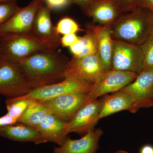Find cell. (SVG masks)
Instances as JSON below:
<instances>
[{
	"label": "cell",
	"mask_w": 153,
	"mask_h": 153,
	"mask_svg": "<svg viewBox=\"0 0 153 153\" xmlns=\"http://www.w3.org/2000/svg\"><path fill=\"white\" fill-rule=\"evenodd\" d=\"M69 61L56 50L34 52L18 63L33 90L63 81Z\"/></svg>",
	"instance_id": "obj_1"
},
{
	"label": "cell",
	"mask_w": 153,
	"mask_h": 153,
	"mask_svg": "<svg viewBox=\"0 0 153 153\" xmlns=\"http://www.w3.org/2000/svg\"><path fill=\"white\" fill-rule=\"evenodd\" d=\"M153 33L151 12L139 7L123 12L111 25L114 40L137 46Z\"/></svg>",
	"instance_id": "obj_2"
},
{
	"label": "cell",
	"mask_w": 153,
	"mask_h": 153,
	"mask_svg": "<svg viewBox=\"0 0 153 153\" xmlns=\"http://www.w3.org/2000/svg\"><path fill=\"white\" fill-rule=\"evenodd\" d=\"M46 51L54 50L33 33L0 35V55L5 61L19 63L34 52Z\"/></svg>",
	"instance_id": "obj_3"
},
{
	"label": "cell",
	"mask_w": 153,
	"mask_h": 153,
	"mask_svg": "<svg viewBox=\"0 0 153 153\" xmlns=\"http://www.w3.org/2000/svg\"><path fill=\"white\" fill-rule=\"evenodd\" d=\"M33 90L19 63L4 60L0 66V95L14 98L26 95Z\"/></svg>",
	"instance_id": "obj_4"
},
{
	"label": "cell",
	"mask_w": 153,
	"mask_h": 153,
	"mask_svg": "<svg viewBox=\"0 0 153 153\" xmlns=\"http://www.w3.org/2000/svg\"><path fill=\"white\" fill-rule=\"evenodd\" d=\"M111 70L139 74L144 69L143 55L140 46L113 40Z\"/></svg>",
	"instance_id": "obj_5"
},
{
	"label": "cell",
	"mask_w": 153,
	"mask_h": 153,
	"mask_svg": "<svg viewBox=\"0 0 153 153\" xmlns=\"http://www.w3.org/2000/svg\"><path fill=\"white\" fill-rule=\"evenodd\" d=\"M92 85L80 78L67 77L61 82L37 88L25 96L33 100L44 101L65 94L88 93Z\"/></svg>",
	"instance_id": "obj_6"
},
{
	"label": "cell",
	"mask_w": 153,
	"mask_h": 153,
	"mask_svg": "<svg viewBox=\"0 0 153 153\" xmlns=\"http://www.w3.org/2000/svg\"><path fill=\"white\" fill-rule=\"evenodd\" d=\"M138 74L130 71L111 70L107 71L97 82L92 84L88 92V102L100 97L114 93L133 82Z\"/></svg>",
	"instance_id": "obj_7"
},
{
	"label": "cell",
	"mask_w": 153,
	"mask_h": 153,
	"mask_svg": "<svg viewBox=\"0 0 153 153\" xmlns=\"http://www.w3.org/2000/svg\"><path fill=\"white\" fill-rule=\"evenodd\" d=\"M106 72L97 53L81 57L73 56L68 62L65 77H77L93 84Z\"/></svg>",
	"instance_id": "obj_8"
},
{
	"label": "cell",
	"mask_w": 153,
	"mask_h": 153,
	"mask_svg": "<svg viewBox=\"0 0 153 153\" xmlns=\"http://www.w3.org/2000/svg\"><path fill=\"white\" fill-rule=\"evenodd\" d=\"M87 93L65 94L39 102L49 108L52 114L61 120L68 122L88 102Z\"/></svg>",
	"instance_id": "obj_9"
},
{
	"label": "cell",
	"mask_w": 153,
	"mask_h": 153,
	"mask_svg": "<svg viewBox=\"0 0 153 153\" xmlns=\"http://www.w3.org/2000/svg\"><path fill=\"white\" fill-rule=\"evenodd\" d=\"M44 2L45 0H32L28 5L21 8L9 21L0 26V35L33 33L36 16Z\"/></svg>",
	"instance_id": "obj_10"
},
{
	"label": "cell",
	"mask_w": 153,
	"mask_h": 153,
	"mask_svg": "<svg viewBox=\"0 0 153 153\" xmlns=\"http://www.w3.org/2000/svg\"><path fill=\"white\" fill-rule=\"evenodd\" d=\"M132 97L137 111L153 107V68L144 69L136 79L120 90Z\"/></svg>",
	"instance_id": "obj_11"
},
{
	"label": "cell",
	"mask_w": 153,
	"mask_h": 153,
	"mask_svg": "<svg viewBox=\"0 0 153 153\" xmlns=\"http://www.w3.org/2000/svg\"><path fill=\"white\" fill-rule=\"evenodd\" d=\"M103 103L102 98L88 102L68 123L69 131L81 135L93 130L98 123Z\"/></svg>",
	"instance_id": "obj_12"
},
{
	"label": "cell",
	"mask_w": 153,
	"mask_h": 153,
	"mask_svg": "<svg viewBox=\"0 0 153 153\" xmlns=\"http://www.w3.org/2000/svg\"><path fill=\"white\" fill-rule=\"evenodd\" d=\"M83 13L99 26H110L123 13L115 0H91Z\"/></svg>",
	"instance_id": "obj_13"
},
{
	"label": "cell",
	"mask_w": 153,
	"mask_h": 153,
	"mask_svg": "<svg viewBox=\"0 0 153 153\" xmlns=\"http://www.w3.org/2000/svg\"><path fill=\"white\" fill-rule=\"evenodd\" d=\"M52 9L43 5L38 11L33 28L34 35L47 42L52 50L56 51L61 44V37L53 26L51 18Z\"/></svg>",
	"instance_id": "obj_14"
},
{
	"label": "cell",
	"mask_w": 153,
	"mask_h": 153,
	"mask_svg": "<svg viewBox=\"0 0 153 153\" xmlns=\"http://www.w3.org/2000/svg\"><path fill=\"white\" fill-rule=\"evenodd\" d=\"M103 133L101 128H98L90 131L79 139L67 137L62 145L54 148L53 153H96Z\"/></svg>",
	"instance_id": "obj_15"
},
{
	"label": "cell",
	"mask_w": 153,
	"mask_h": 153,
	"mask_svg": "<svg viewBox=\"0 0 153 153\" xmlns=\"http://www.w3.org/2000/svg\"><path fill=\"white\" fill-rule=\"evenodd\" d=\"M0 135L22 143L31 142L36 145L47 143L36 127L20 123L0 128Z\"/></svg>",
	"instance_id": "obj_16"
},
{
	"label": "cell",
	"mask_w": 153,
	"mask_h": 153,
	"mask_svg": "<svg viewBox=\"0 0 153 153\" xmlns=\"http://www.w3.org/2000/svg\"><path fill=\"white\" fill-rule=\"evenodd\" d=\"M36 128L41 132L47 142L60 146L70 133L68 123L61 120L54 114L46 117Z\"/></svg>",
	"instance_id": "obj_17"
},
{
	"label": "cell",
	"mask_w": 153,
	"mask_h": 153,
	"mask_svg": "<svg viewBox=\"0 0 153 153\" xmlns=\"http://www.w3.org/2000/svg\"><path fill=\"white\" fill-rule=\"evenodd\" d=\"M102 99L103 103L100 114V119L122 111H128L132 113L137 112L132 97L122 91L105 96Z\"/></svg>",
	"instance_id": "obj_18"
},
{
	"label": "cell",
	"mask_w": 153,
	"mask_h": 153,
	"mask_svg": "<svg viewBox=\"0 0 153 153\" xmlns=\"http://www.w3.org/2000/svg\"><path fill=\"white\" fill-rule=\"evenodd\" d=\"M97 40V54L105 71L112 69V55L113 39L111 35V25H94Z\"/></svg>",
	"instance_id": "obj_19"
},
{
	"label": "cell",
	"mask_w": 153,
	"mask_h": 153,
	"mask_svg": "<svg viewBox=\"0 0 153 153\" xmlns=\"http://www.w3.org/2000/svg\"><path fill=\"white\" fill-rule=\"evenodd\" d=\"M73 56L81 57L97 54V40L94 25L88 24L84 36L79 37L76 44L69 47Z\"/></svg>",
	"instance_id": "obj_20"
},
{
	"label": "cell",
	"mask_w": 153,
	"mask_h": 153,
	"mask_svg": "<svg viewBox=\"0 0 153 153\" xmlns=\"http://www.w3.org/2000/svg\"><path fill=\"white\" fill-rule=\"evenodd\" d=\"M27 108L17 121L20 123L36 127L52 111L40 102L32 100Z\"/></svg>",
	"instance_id": "obj_21"
},
{
	"label": "cell",
	"mask_w": 153,
	"mask_h": 153,
	"mask_svg": "<svg viewBox=\"0 0 153 153\" xmlns=\"http://www.w3.org/2000/svg\"><path fill=\"white\" fill-rule=\"evenodd\" d=\"M32 100L25 95L14 98H8L6 100L7 114L18 121L27 108Z\"/></svg>",
	"instance_id": "obj_22"
},
{
	"label": "cell",
	"mask_w": 153,
	"mask_h": 153,
	"mask_svg": "<svg viewBox=\"0 0 153 153\" xmlns=\"http://www.w3.org/2000/svg\"><path fill=\"white\" fill-rule=\"evenodd\" d=\"M56 30L59 34L67 35L75 34L79 31H83L77 23L71 18L64 17L60 20L56 27Z\"/></svg>",
	"instance_id": "obj_23"
},
{
	"label": "cell",
	"mask_w": 153,
	"mask_h": 153,
	"mask_svg": "<svg viewBox=\"0 0 153 153\" xmlns=\"http://www.w3.org/2000/svg\"><path fill=\"white\" fill-rule=\"evenodd\" d=\"M140 47L143 55V70L153 68V33Z\"/></svg>",
	"instance_id": "obj_24"
},
{
	"label": "cell",
	"mask_w": 153,
	"mask_h": 153,
	"mask_svg": "<svg viewBox=\"0 0 153 153\" xmlns=\"http://www.w3.org/2000/svg\"><path fill=\"white\" fill-rule=\"evenodd\" d=\"M20 8L16 0L10 2L0 3V26L9 21Z\"/></svg>",
	"instance_id": "obj_25"
},
{
	"label": "cell",
	"mask_w": 153,
	"mask_h": 153,
	"mask_svg": "<svg viewBox=\"0 0 153 153\" xmlns=\"http://www.w3.org/2000/svg\"><path fill=\"white\" fill-rule=\"evenodd\" d=\"M79 41V37L75 34L64 35L61 38V44L63 47H69L76 44Z\"/></svg>",
	"instance_id": "obj_26"
},
{
	"label": "cell",
	"mask_w": 153,
	"mask_h": 153,
	"mask_svg": "<svg viewBox=\"0 0 153 153\" xmlns=\"http://www.w3.org/2000/svg\"><path fill=\"white\" fill-rule=\"evenodd\" d=\"M119 5L123 12L131 10L137 7L135 0H115Z\"/></svg>",
	"instance_id": "obj_27"
},
{
	"label": "cell",
	"mask_w": 153,
	"mask_h": 153,
	"mask_svg": "<svg viewBox=\"0 0 153 153\" xmlns=\"http://www.w3.org/2000/svg\"><path fill=\"white\" fill-rule=\"evenodd\" d=\"M44 2L52 10L61 9L69 5V0H45Z\"/></svg>",
	"instance_id": "obj_28"
},
{
	"label": "cell",
	"mask_w": 153,
	"mask_h": 153,
	"mask_svg": "<svg viewBox=\"0 0 153 153\" xmlns=\"http://www.w3.org/2000/svg\"><path fill=\"white\" fill-rule=\"evenodd\" d=\"M137 7L146 9L153 13V0H135Z\"/></svg>",
	"instance_id": "obj_29"
},
{
	"label": "cell",
	"mask_w": 153,
	"mask_h": 153,
	"mask_svg": "<svg viewBox=\"0 0 153 153\" xmlns=\"http://www.w3.org/2000/svg\"><path fill=\"white\" fill-rule=\"evenodd\" d=\"M17 120L6 114L0 117V128L17 123Z\"/></svg>",
	"instance_id": "obj_30"
},
{
	"label": "cell",
	"mask_w": 153,
	"mask_h": 153,
	"mask_svg": "<svg viewBox=\"0 0 153 153\" xmlns=\"http://www.w3.org/2000/svg\"><path fill=\"white\" fill-rule=\"evenodd\" d=\"M91 0H69V5L74 4L79 6L81 10L85 7Z\"/></svg>",
	"instance_id": "obj_31"
},
{
	"label": "cell",
	"mask_w": 153,
	"mask_h": 153,
	"mask_svg": "<svg viewBox=\"0 0 153 153\" xmlns=\"http://www.w3.org/2000/svg\"><path fill=\"white\" fill-rule=\"evenodd\" d=\"M140 153H153V146L150 145H145L141 149Z\"/></svg>",
	"instance_id": "obj_32"
},
{
	"label": "cell",
	"mask_w": 153,
	"mask_h": 153,
	"mask_svg": "<svg viewBox=\"0 0 153 153\" xmlns=\"http://www.w3.org/2000/svg\"><path fill=\"white\" fill-rule=\"evenodd\" d=\"M16 0H0V3L10 2Z\"/></svg>",
	"instance_id": "obj_33"
},
{
	"label": "cell",
	"mask_w": 153,
	"mask_h": 153,
	"mask_svg": "<svg viewBox=\"0 0 153 153\" xmlns=\"http://www.w3.org/2000/svg\"><path fill=\"white\" fill-rule=\"evenodd\" d=\"M113 153H129L128 152H126V151L124 150H118L117 151V152H115Z\"/></svg>",
	"instance_id": "obj_34"
},
{
	"label": "cell",
	"mask_w": 153,
	"mask_h": 153,
	"mask_svg": "<svg viewBox=\"0 0 153 153\" xmlns=\"http://www.w3.org/2000/svg\"><path fill=\"white\" fill-rule=\"evenodd\" d=\"M151 20H152V25L153 31V13H151Z\"/></svg>",
	"instance_id": "obj_35"
},
{
	"label": "cell",
	"mask_w": 153,
	"mask_h": 153,
	"mask_svg": "<svg viewBox=\"0 0 153 153\" xmlns=\"http://www.w3.org/2000/svg\"><path fill=\"white\" fill-rule=\"evenodd\" d=\"M4 60H3L2 58L1 57V55H0V66L1 65L2 63H3V62H4Z\"/></svg>",
	"instance_id": "obj_36"
}]
</instances>
